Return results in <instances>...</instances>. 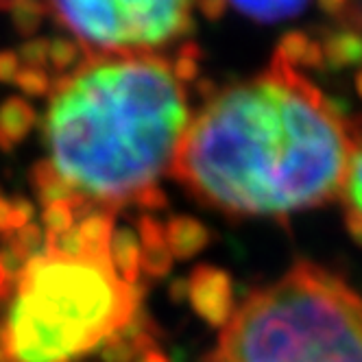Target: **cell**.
Wrapping results in <instances>:
<instances>
[{
  "label": "cell",
  "mask_w": 362,
  "mask_h": 362,
  "mask_svg": "<svg viewBox=\"0 0 362 362\" xmlns=\"http://www.w3.org/2000/svg\"><path fill=\"white\" fill-rule=\"evenodd\" d=\"M354 132L279 48L262 74L216 92L190 118L173 175L229 216H288L343 190Z\"/></svg>",
  "instance_id": "6da1fadb"
},
{
  "label": "cell",
  "mask_w": 362,
  "mask_h": 362,
  "mask_svg": "<svg viewBox=\"0 0 362 362\" xmlns=\"http://www.w3.org/2000/svg\"><path fill=\"white\" fill-rule=\"evenodd\" d=\"M190 118L175 62L155 53L88 57L48 96L46 160L33 173L42 203H68L79 216L129 203L151 208Z\"/></svg>",
  "instance_id": "7a4b0ae2"
},
{
  "label": "cell",
  "mask_w": 362,
  "mask_h": 362,
  "mask_svg": "<svg viewBox=\"0 0 362 362\" xmlns=\"http://www.w3.org/2000/svg\"><path fill=\"white\" fill-rule=\"evenodd\" d=\"M3 345L7 362H72L107 345L138 313V286L127 284L110 253L44 245L11 284Z\"/></svg>",
  "instance_id": "3957f363"
},
{
  "label": "cell",
  "mask_w": 362,
  "mask_h": 362,
  "mask_svg": "<svg viewBox=\"0 0 362 362\" xmlns=\"http://www.w3.org/2000/svg\"><path fill=\"white\" fill-rule=\"evenodd\" d=\"M205 362H362V295L299 262L231 310Z\"/></svg>",
  "instance_id": "277c9868"
},
{
  "label": "cell",
  "mask_w": 362,
  "mask_h": 362,
  "mask_svg": "<svg viewBox=\"0 0 362 362\" xmlns=\"http://www.w3.org/2000/svg\"><path fill=\"white\" fill-rule=\"evenodd\" d=\"M59 24L96 55L155 53L192 29L188 3H55Z\"/></svg>",
  "instance_id": "5b68a950"
},
{
  "label": "cell",
  "mask_w": 362,
  "mask_h": 362,
  "mask_svg": "<svg viewBox=\"0 0 362 362\" xmlns=\"http://www.w3.org/2000/svg\"><path fill=\"white\" fill-rule=\"evenodd\" d=\"M190 301L197 313L212 325H225L231 310H234L229 279L221 271L210 267H201L192 273Z\"/></svg>",
  "instance_id": "8992f818"
},
{
  "label": "cell",
  "mask_w": 362,
  "mask_h": 362,
  "mask_svg": "<svg viewBox=\"0 0 362 362\" xmlns=\"http://www.w3.org/2000/svg\"><path fill=\"white\" fill-rule=\"evenodd\" d=\"M345 205L347 225L354 236L362 240V136L354 140V151L349 158L343 190L339 194Z\"/></svg>",
  "instance_id": "52a82bcc"
},
{
  "label": "cell",
  "mask_w": 362,
  "mask_h": 362,
  "mask_svg": "<svg viewBox=\"0 0 362 362\" xmlns=\"http://www.w3.org/2000/svg\"><path fill=\"white\" fill-rule=\"evenodd\" d=\"M142 249L132 229H116L110 243V262L127 284H138Z\"/></svg>",
  "instance_id": "ba28073f"
},
{
  "label": "cell",
  "mask_w": 362,
  "mask_h": 362,
  "mask_svg": "<svg viewBox=\"0 0 362 362\" xmlns=\"http://www.w3.org/2000/svg\"><path fill=\"white\" fill-rule=\"evenodd\" d=\"M164 240H166L170 255L188 257L205 247V243H208V231L197 221L179 216V218H173L164 227Z\"/></svg>",
  "instance_id": "9c48e42d"
},
{
  "label": "cell",
  "mask_w": 362,
  "mask_h": 362,
  "mask_svg": "<svg viewBox=\"0 0 362 362\" xmlns=\"http://www.w3.org/2000/svg\"><path fill=\"white\" fill-rule=\"evenodd\" d=\"M35 122V112L27 100L9 98L0 107V146L11 148L16 146Z\"/></svg>",
  "instance_id": "30bf717a"
},
{
  "label": "cell",
  "mask_w": 362,
  "mask_h": 362,
  "mask_svg": "<svg viewBox=\"0 0 362 362\" xmlns=\"http://www.w3.org/2000/svg\"><path fill=\"white\" fill-rule=\"evenodd\" d=\"M234 9L251 20L260 22H279V20H291L308 9L303 3H240L234 5Z\"/></svg>",
  "instance_id": "8fae6325"
},
{
  "label": "cell",
  "mask_w": 362,
  "mask_h": 362,
  "mask_svg": "<svg viewBox=\"0 0 362 362\" xmlns=\"http://www.w3.org/2000/svg\"><path fill=\"white\" fill-rule=\"evenodd\" d=\"M31 218V208L20 201L0 199V231L9 229H24Z\"/></svg>",
  "instance_id": "7c38bea8"
},
{
  "label": "cell",
  "mask_w": 362,
  "mask_h": 362,
  "mask_svg": "<svg viewBox=\"0 0 362 362\" xmlns=\"http://www.w3.org/2000/svg\"><path fill=\"white\" fill-rule=\"evenodd\" d=\"M76 59H79V46L68 42V40H57L53 44H48V62L53 64L59 72L70 70Z\"/></svg>",
  "instance_id": "4fadbf2b"
},
{
  "label": "cell",
  "mask_w": 362,
  "mask_h": 362,
  "mask_svg": "<svg viewBox=\"0 0 362 362\" xmlns=\"http://www.w3.org/2000/svg\"><path fill=\"white\" fill-rule=\"evenodd\" d=\"M24 92L27 94H44L48 92V76H46V70H40V68H20L18 74H16V79H13Z\"/></svg>",
  "instance_id": "5bb4252c"
},
{
  "label": "cell",
  "mask_w": 362,
  "mask_h": 362,
  "mask_svg": "<svg viewBox=\"0 0 362 362\" xmlns=\"http://www.w3.org/2000/svg\"><path fill=\"white\" fill-rule=\"evenodd\" d=\"M7 11L13 13V20L18 27L29 33L37 27V22L46 9L42 5H11V7H7Z\"/></svg>",
  "instance_id": "9a60e30c"
},
{
  "label": "cell",
  "mask_w": 362,
  "mask_h": 362,
  "mask_svg": "<svg viewBox=\"0 0 362 362\" xmlns=\"http://www.w3.org/2000/svg\"><path fill=\"white\" fill-rule=\"evenodd\" d=\"M20 68L22 64L16 53H0V81H13Z\"/></svg>",
  "instance_id": "2e32d148"
},
{
  "label": "cell",
  "mask_w": 362,
  "mask_h": 362,
  "mask_svg": "<svg viewBox=\"0 0 362 362\" xmlns=\"http://www.w3.org/2000/svg\"><path fill=\"white\" fill-rule=\"evenodd\" d=\"M140 362H166V358L158 351H146Z\"/></svg>",
  "instance_id": "e0dca14e"
},
{
  "label": "cell",
  "mask_w": 362,
  "mask_h": 362,
  "mask_svg": "<svg viewBox=\"0 0 362 362\" xmlns=\"http://www.w3.org/2000/svg\"><path fill=\"white\" fill-rule=\"evenodd\" d=\"M0 362H7V356H5V345H3V332H0Z\"/></svg>",
  "instance_id": "ac0fdd59"
},
{
  "label": "cell",
  "mask_w": 362,
  "mask_h": 362,
  "mask_svg": "<svg viewBox=\"0 0 362 362\" xmlns=\"http://www.w3.org/2000/svg\"><path fill=\"white\" fill-rule=\"evenodd\" d=\"M360 11H362V7H360ZM360 20H362V13H360Z\"/></svg>",
  "instance_id": "d6986e66"
}]
</instances>
